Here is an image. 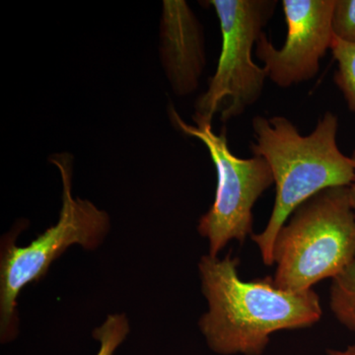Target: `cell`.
<instances>
[{
	"label": "cell",
	"instance_id": "6da1fadb",
	"mask_svg": "<svg viewBox=\"0 0 355 355\" xmlns=\"http://www.w3.org/2000/svg\"><path fill=\"white\" fill-rule=\"evenodd\" d=\"M239 259L202 257V291L209 310L198 322L207 345L220 355H261L270 336L314 326L323 316L319 295L311 289L289 291L272 277L240 279Z\"/></svg>",
	"mask_w": 355,
	"mask_h": 355
},
{
	"label": "cell",
	"instance_id": "7a4b0ae2",
	"mask_svg": "<svg viewBox=\"0 0 355 355\" xmlns=\"http://www.w3.org/2000/svg\"><path fill=\"white\" fill-rule=\"evenodd\" d=\"M256 142L250 149L265 158L272 169L275 200L266 228L252 240L266 266H273V246L280 229L294 211L327 189L350 187L355 181V154L338 148V118L327 112L309 135H302L291 121L282 116L252 121Z\"/></svg>",
	"mask_w": 355,
	"mask_h": 355
},
{
	"label": "cell",
	"instance_id": "3957f363",
	"mask_svg": "<svg viewBox=\"0 0 355 355\" xmlns=\"http://www.w3.org/2000/svg\"><path fill=\"white\" fill-rule=\"evenodd\" d=\"M354 257L349 187L327 189L301 205L280 229L273 246L272 280L284 291H311L338 277Z\"/></svg>",
	"mask_w": 355,
	"mask_h": 355
},
{
	"label": "cell",
	"instance_id": "277c9868",
	"mask_svg": "<svg viewBox=\"0 0 355 355\" xmlns=\"http://www.w3.org/2000/svg\"><path fill=\"white\" fill-rule=\"evenodd\" d=\"M62 182V207L57 224L46 229L28 246L18 247L19 231L2 238L0 253V331L2 343L17 335V298L25 286L38 282L51 263L72 245L87 251L97 249L110 229V217L94 203L72 196V162L69 153L53 154L50 158Z\"/></svg>",
	"mask_w": 355,
	"mask_h": 355
},
{
	"label": "cell",
	"instance_id": "5b68a950",
	"mask_svg": "<svg viewBox=\"0 0 355 355\" xmlns=\"http://www.w3.org/2000/svg\"><path fill=\"white\" fill-rule=\"evenodd\" d=\"M207 3L218 17L222 46L216 73L196 102V125L211 123L217 113L227 123L259 101L268 74L265 67L254 64L252 53L277 6L275 0H210Z\"/></svg>",
	"mask_w": 355,
	"mask_h": 355
},
{
	"label": "cell",
	"instance_id": "8992f818",
	"mask_svg": "<svg viewBox=\"0 0 355 355\" xmlns=\"http://www.w3.org/2000/svg\"><path fill=\"white\" fill-rule=\"evenodd\" d=\"M169 114L177 128L205 144L216 166V198L200 217L198 230L209 241V256L218 258L229 242L244 243L254 234V205L275 184L272 169L261 156L245 159L231 153L225 128L216 135L211 123L189 125L173 106Z\"/></svg>",
	"mask_w": 355,
	"mask_h": 355
},
{
	"label": "cell",
	"instance_id": "52a82bcc",
	"mask_svg": "<svg viewBox=\"0 0 355 355\" xmlns=\"http://www.w3.org/2000/svg\"><path fill=\"white\" fill-rule=\"evenodd\" d=\"M336 0H284L287 37L275 48L265 33L256 44V55L265 64L268 78L282 88L317 76L320 62L333 44Z\"/></svg>",
	"mask_w": 355,
	"mask_h": 355
},
{
	"label": "cell",
	"instance_id": "ba28073f",
	"mask_svg": "<svg viewBox=\"0 0 355 355\" xmlns=\"http://www.w3.org/2000/svg\"><path fill=\"white\" fill-rule=\"evenodd\" d=\"M160 58L173 92L197 91L207 64L203 28L184 0H164L160 22Z\"/></svg>",
	"mask_w": 355,
	"mask_h": 355
},
{
	"label": "cell",
	"instance_id": "9c48e42d",
	"mask_svg": "<svg viewBox=\"0 0 355 355\" xmlns=\"http://www.w3.org/2000/svg\"><path fill=\"white\" fill-rule=\"evenodd\" d=\"M330 307L338 323L355 334V257L342 273L331 279Z\"/></svg>",
	"mask_w": 355,
	"mask_h": 355
},
{
	"label": "cell",
	"instance_id": "30bf717a",
	"mask_svg": "<svg viewBox=\"0 0 355 355\" xmlns=\"http://www.w3.org/2000/svg\"><path fill=\"white\" fill-rule=\"evenodd\" d=\"M338 69L335 83L347 102L350 111L355 112V43L334 38L331 48Z\"/></svg>",
	"mask_w": 355,
	"mask_h": 355
},
{
	"label": "cell",
	"instance_id": "8fae6325",
	"mask_svg": "<svg viewBox=\"0 0 355 355\" xmlns=\"http://www.w3.org/2000/svg\"><path fill=\"white\" fill-rule=\"evenodd\" d=\"M130 324L125 314H111L99 328L93 331V338L100 343L97 355H113L127 338Z\"/></svg>",
	"mask_w": 355,
	"mask_h": 355
},
{
	"label": "cell",
	"instance_id": "7c38bea8",
	"mask_svg": "<svg viewBox=\"0 0 355 355\" xmlns=\"http://www.w3.org/2000/svg\"><path fill=\"white\" fill-rule=\"evenodd\" d=\"M333 30L336 38L355 43V0H336Z\"/></svg>",
	"mask_w": 355,
	"mask_h": 355
},
{
	"label": "cell",
	"instance_id": "4fadbf2b",
	"mask_svg": "<svg viewBox=\"0 0 355 355\" xmlns=\"http://www.w3.org/2000/svg\"><path fill=\"white\" fill-rule=\"evenodd\" d=\"M327 355H355V345H349L345 349H328Z\"/></svg>",
	"mask_w": 355,
	"mask_h": 355
},
{
	"label": "cell",
	"instance_id": "5bb4252c",
	"mask_svg": "<svg viewBox=\"0 0 355 355\" xmlns=\"http://www.w3.org/2000/svg\"><path fill=\"white\" fill-rule=\"evenodd\" d=\"M349 198L350 202H352V207H354L355 212V181L354 182V184L349 187Z\"/></svg>",
	"mask_w": 355,
	"mask_h": 355
}]
</instances>
